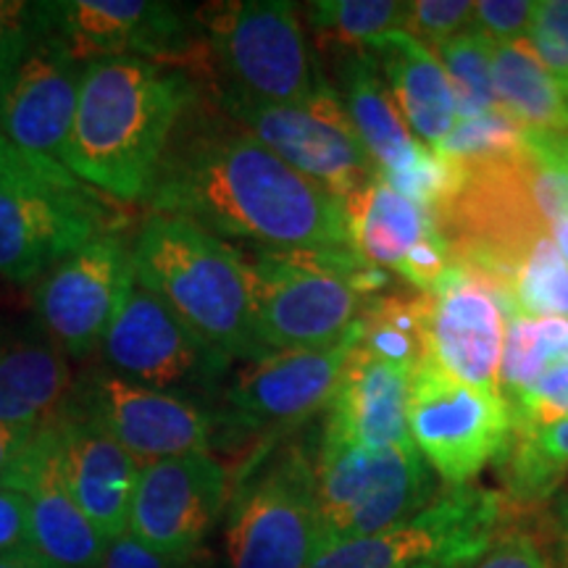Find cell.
I'll list each match as a JSON object with an SVG mask.
<instances>
[{
	"instance_id": "obj_27",
	"label": "cell",
	"mask_w": 568,
	"mask_h": 568,
	"mask_svg": "<svg viewBox=\"0 0 568 568\" xmlns=\"http://www.w3.org/2000/svg\"><path fill=\"white\" fill-rule=\"evenodd\" d=\"M503 479V508L529 514L560 493L568 471V418L542 426H524L497 458Z\"/></svg>"
},
{
	"instance_id": "obj_31",
	"label": "cell",
	"mask_w": 568,
	"mask_h": 568,
	"mask_svg": "<svg viewBox=\"0 0 568 568\" xmlns=\"http://www.w3.org/2000/svg\"><path fill=\"white\" fill-rule=\"evenodd\" d=\"M408 3L397 0H316L305 6V19L335 51H368L389 32L403 30Z\"/></svg>"
},
{
	"instance_id": "obj_43",
	"label": "cell",
	"mask_w": 568,
	"mask_h": 568,
	"mask_svg": "<svg viewBox=\"0 0 568 568\" xmlns=\"http://www.w3.org/2000/svg\"><path fill=\"white\" fill-rule=\"evenodd\" d=\"M524 142L527 151L539 155V159L556 163L568 174V132L558 130H524Z\"/></svg>"
},
{
	"instance_id": "obj_44",
	"label": "cell",
	"mask_w": 568,
	"mask_h": 568,
	"mask_svg": "<svg viewBox=\"0 0 568 568\" xmlns=\"http://www.w3.org/2000/svg\"><path fill=\"white\" fill-rule=\"evenodd\" d=\"M550 529H552V539H556L560 566L568 568V489H560V493L552 497Z\"/></svg>"
},
{
	"instance_id": "obj_13",
	"label": "cell",
	"mask_w": 568,
	"mask_h": 568,
	"mask_svg": "<svg viewBox=\"0 0 568 568\" xmlns=\"http://www.w3.org/2000/svg\"><path fill=\"white\" fill-rule=\"evenodd\" d=\"M500 527V495L477 485L447 487L445 495L395 527L329 545L308 568H410L424 560L474 566Z\"/></svg>"
},
{
	"instance_id": "obj_38",
	"label": "cell",
	"mask_w": 568,
	"mask_h": 568,
	"mask_svg": "<svg viewBox=\"0 0 568 568\" xmlns=\"http://www.w3.org/2000/svg\"><path fill=\"white\" fill-rule=\"evenodd\" d=\"M535 11V0H481L474 3L471 30L485 34L495 45H514L527 40Z\"/></svg>"
},
{
	"instance_id": "obj_49",
	"label": "cell",
	"mask_w": 568,
	"mask_h": 568,
	"mask_svg": "<svg viewBox=\"0 0 568 568\" xmlns=\"http://www.w3.org/2000/svg\"><path fill=\"white\" fill-rule=\"evenodd\" d=\"M13 151V145L9 140H6V134H3V130H0V159H3V155H9Z\"/></svg>"
},
{
	"instance_id": "obj_22",
	"label": "cell",
	"mask_w": 568,
	"mask_h": 568,
	"mask_svg": "<svg viewBox=\"0 0 568 568\" xmlns=\"http://www.w3.org/2000/svg\"><path fill=\"white\" fill-rule=\"evenodd\" d=\"M63 485L105 539L126 535L142 464L95 418L67 403L55 416Z\"/></svg>"
},
{
	"instance_id": "obj_29",
	"label": "cell",
	"mask_w": 568,
	"mask_h": 568,
	"mask_svg": "<svg viewBox=\"0 0 568 568\" xmlns=\"http://www.w3.org/2000/svg\"><path fill=\"white\" fill-rule=\"evenodd\" d=\"M358 347L414 372L426 358V295L387 293L372 297L361 314Z\"/></svg>"
},
{
	"instance_id": "obj_23",
	"label": "cell",
	"mask_w": 568,
	"mask_h": 568,
	"mask_svg": "<svg viewBox=\"0 0 568 568\" xmlns=\"http://www.w3.org/2000/svg\"><path fill=\"white\" fill-rule=\"evenodd\" d=\"M410 374L355 345L326 406L324 435L374 453L414 445L408 429Z\"/></svg>"
},
{
	"instance_id": "obj_24",
	"label": "cell",
	"mask_w": 568,
	"mask_h": 568,
	"mask_svg": "<svg viewBox=\"0 0 568 568\" xmlns=\"http://www.w3.org/2000/svg\"><path fill=\"white\" fill-rule=\"evenodd\" d=\"M67 355L30 326H0V424L40 429L69 403Z\"/></svg>"
},
{
	"instance_id": "obj_21",
	"label": "cell",
	"mask_w": 568,
	"mask_h": 568,
	"mask_svg": "<svg viewBox=\"0 0 568 568\" xmlns=\"http://www.w3.org/2000/svg\"><path fill=\"white\" fill-rule=\"evenodd\" d=\"M0 487L21 493L30 503V548L59 568H98L105 539L82 514L63 485L59 468L55 418L34 429Z\"/></svg>"
},
{
	"instance_id": "obj_10",
	"label": "cell",
	"mask_w": 568,
	"mask_h": 568,
	"mask_svg": "<svg viewBox=\"0 0 568 568\" xmlns=\"http://www.w3.org/2000/svg\"><path fill=\"white\" fill-rule=\"evenodd\" d=\"M232 122L264 142L284 163L322 184L337 201L372 182L379 169L361 145L335 84L322 82L316 95L301 105L255 103L222 90H205Z\"/></svg>"
},
{
	"instance_id": "obj_34",
	"label": "cell",
	"mask_w": 568,
	"mask_h": 568,
	"mask_svg": "<svg viewBox=\"0 0 568 568\" xmlns=\"http://www.w3.org/2000/svg\"><path fill=\"white\" fill-rule=\"evenodd\" d=\"M456 163H493L518 159L524 145V130L503 111L481 116H458L453 132L439 148H432Z\"/></svg>"
},
{
	"instance_id": "obj_9",
	"label": "cell",
	"mask_w": 568,
	"mask_h": 568,
	"mask_svg": "<svg viewBox=\"0 0 568 568\" xmlns=\"http://www.w3.org/2000/svg\"><path fill=\"white\" fill-rule=\"evenodd\" d=\"M38 38L82 67L109 59H142L209 77V53L187 17L155 0H53L34 3Z\"/></svg>"
},
{
	"instance_id": "obj_19",
	"label": "cell",
	"mask_w": 568,
	"mask_h": 568,
	"mask_svg": "<svg viewBox=\"0 0 568 568\" xmlns=\"http://www.w3.org/2000/svg\"><path fill=\"white\" fill-rule=\"evenodd\" d=\"M351 251L382 272H393L429 295L450 266V247L435 219L376 174L345 201Z\"/></svg>"
},
{
	"instance_id": "obj_37",
	"label": "cell",
	"mask_w": 568,
	"mask_h": 568,
	"mask_svg": "<svg viewBox=\"0 0 568 568\" xmlns=\"http://www.w3.org/2000/svg\"><path fill=\"white\" fill-rule=\"evenodd\" d=\"M514 429L542 426L568 418V364H558L545 372L527 393L508 400Z\"/></svg>"
},
{
	"instance_id": "obj_6",
	"label": "cell",
	"mask_w": 568,
	"mask_h": 568,
	"mask_svg": "<svg viewBox=\"0 0 568 568\" xmlns=\"http://www.w3.org/2000/svg\"><path fill=\"white\" fill-rule=\"evenodd\" d=\"M103 232H116L98 190L67 166L13 151L0 159V276L34 284Z\"/></svg>"
},
{
	"instance_id": "obj_48",
	"label": "cell",
	"mask_w": 568,
	"mask_h": 568,
	"mask_svg": "<svg viewBox=\"0 0 568 568\" xmlns=\"http://www.w3.org/2000/svg\"><path fill=\"white\" fill-rule=\"evenodd\" d=\"M410 568H471V566H458V564H450V560H424V564H416Z\"/></svg>"
},
{
	"instance_id": "obj_7",
	"label": "cell",
	"mask_w": 568,
	"mask_h": 568,
	"mask_svg": "<svg viewBox=\"0 0 568 568\" xmlns=\"http://www.w3.org/2000/svg\"><path fill=\"white\" fill-rule=\"evenodd\" d=\"M316 447L293 439L240 474L226 514V566L308 568L318 556Z\"/></svg>"
},
{
	"instance_id": "obj_15",
	"label": "cell",
	"mask_w": 568,
	"mask_h": 568,
	"mask_svg": "<svg viewBox=\"0 0 568 568\" xmlns=\"http://www.w3.org/2000/svg\"><path fill=\"white\" fill-rule=\"evenodd\" d=\"M69 403L95 418L142 466L211 453L219 435L216 416L193 397L142 387L109 368H92L71 389Z\"/></svg>"
},
{
	"instance_id": "obj_4",
	"label": "cell",
	"mask_w": 568,
	"mask_h": 568,
	"mask_svg": "<svg viewBox=\"0 0 568 568\" xmlns=\"http://www.w3.org/2000/svg\"><path fill=\"white\" fill-rule=\"evenodd\" d=\"M247 282L261 343L268 353H290L343 343L368 301L387 295L393 280L353 251H253Z\"/></svg>"
},
{
	"instance_id": "obj_47",
	"label": "cell",
	"mask_w": 568,
	"mask_h": 568,
	"mask_svg": "<svg viewBox=\"0 0 568 568\" xmlns=\"http://www.w3.org/2000/svg\"><path fill=\"white\" fill-rule=\"evenodd\" d=\"M548 234H550V240H552V243H556L560 255H564V261L568 264V216L558 219L556 224H550L548 226Z\"/></svg>"
},
{
	"instance_id": "obj_18",
	"label": "cell",
	"mask_w": 568,
	"mask_h": 568,
	"mask_svg": "<svg viewBox=\"0 0 568 568\" xmlns=\"http://www.w3.org/2000/svg\"><path fill=\"white\" fill-rule=\"evenodd\" d=\"M506 308L485 276L447 266L426 295V355L464 385L500 395Z\"/></svg>"
},
{
	"instance_id": "obj_39",
	"label": "cell",
	"mask_w": 568,
	"mask_h": 568,
	"mask_svg": "<svg viewBox=\"0 0 568 568\" xmlns=\"http://www.w3.org/2000/svg\"><path fill=\"white\" fill-rule=\"evenodd\" d=\"M34 40H38L34 3L0 0V82L24 59Z\"/></svg>"
},
{
	"instance_id": "obj_2",
	"label": "cell",
	"mask_w": 568,
	"mask_h": 568,
	"mask_svg": "<svg viewBox=\"0 0 568 568\" xmlns=\"http://www.w3.org/2000/svg\"><path fill=\"white\" fill-rule=\"evenodd\" d=\"M203 92L197 77L176 67L142 59L88 63L63 166L98 193L145 201L176 124Z\"/></svg>"
},
{
	"instance_id": "obj_11",
	"label": "cell",
	"mask_w": 568,
	"mask_h": 568,
	"mask_svg": "<svg viewBox=\"0 0 568 568\" xmlns=\"http://www.w3.org/2000/svg\"><path fill=\"white\" fill-rule=\"evenodd\" d=\"M408 429L432 471L464 487L503 456L514 422L503 395L464 385L426 355L410 374Z\"/></svg>"
},
{
	"instance_id": "obj_8",
	"label": "cell",
	"mask_w": 568,
	"mask_h": 568,
	"mask_svg": "<svg viewBox=\"0 0 568 568\" xmlns=\"http://www.w3.org/2000/svg\"><path fill=\"white\" fill-rule=\"evenodd\" d=\"M435 489L437 474L416 445L374 453L322 432L316 447L322 550L406 521L435 500Z\"/></svg>"
},
{
	"instance_id": "obj_20",
	"label": "cell",
	"mask_w": 568,
	"mask_h": 568,
	"mask_svg": "<svg viewBox=\"0 0 568 568\" xmlns=\"http://www.w3.org/2000/svg\"><path fill=\"white\" fill-rule=\"evenodd\" d=\"M82 69L53 42L38 38L0 82V130L17 151L63 166Z\"/></svg>"
},
{
	"instance_id": "obj_40",
	"label": "cell",
	"mask_w": 568,
	"mask_h": 568,
	"mask_svg": "<svg viewBox=\"0 0 568 568\" xmlns=\"http://www.w3.org/2000/svg\"><path fill=\"white\" fill-rule=\"evenodd\" d=\"M471 568H556L542 545L524 529H497L489 550Z\"/></svg>"
},
{
	"instance_id": "obj_32",
	"label": "cell",
	"mask_w": 568,
	"mask_h": 568,
	"mask_svg": "<svg viewBox=\"0 0 568 568\" xmlns=\"http://www.w3.org/2000/svg\"><path fill=\"white\" fill-rule=\"evenodd\" d=\"M568 318V264L545 234L531 247L506 290V316Z\"/></svg>"
},
{
	"instance_id": "obj_25",
	"label": "cell",
	"mask_w": 568,
	"mask_h": 568,
	"mask_svg": "<svg viewBox=\"0 0 568 568\" xmlns=\"http://www.w3.org/2000/svg\"><path fill=\"white\" fill-rule=\"evenodd\" d=\"M393 92L403 122L418 142L439 148L458 122V103L443 63L408 32H389L368 45Z\"/></svg>"
},
{
	"instance_id": "obj_46",
	"label": "cell",
	"mask_w": 568,
	"mask_h": 568,
	"mask_svg": "<svg viewBox=\"0 0 568 568\" xmlns=\"http://www.w3.org/2000/svg\"><path fill=\"white\" fill-rule=\"evenodd\" d=\"M0 568H59L51 560H45L32 548H21L11 552H0Z\"/></svg>"
},
{
	"instance_id": "obj_3",
	"label": "cell",
	"mask_w": 568,
	"mask_h": 568,
	"mask_svg": "<svg viewBox=\"0 0 568 568\" xmlns=\"http://www.w3.org/2000/svg\"><path fill=\"white\" fill-rule=\"evenodd\" d=\"M134 276L205 345L230 361L272 355L255 332L247 261L187 219L151 213L132 240Z\"/></svg>"
},
{
	"instance_id": "obj_12",
	"label": "cell",
	"mask_w": 568,
	"mask_h": 568,
	"mask_svg": "<svg viewBox=\"0 0 568 568\" xmlns=\"http://www.w3.org/2000/svg\"><path fill=\"white\" fill-rule=\"evenodd\" d=\"M358 339L361 318L335 347L272 353L245 364L224 389V410L216 416L219 435L261 437V456H266L276 437L301 429L326 410Z\"/></svg>"
},
{
	"instance_id": "obj_36",
	"label": "cell",
	"mask_w": 568,
	"mask_h": 568,
	"mask_svg": "<svg viewBox=\"0 0 568 568\" xmlns=\"http://www.w3.org/2000/svg\"><path fill=\"white\" fill-rule=\"evenodd\" d=\"M471 19V0H416V3H408L403 32H408L410 38L435 51L445 40L468 30Z\"/></svg>"
},
{
	"instance_id": "obj_41",
	"label": "cell",
	"mask_w": 568,
	"mask_h": 568,
	"mask_svg": "<svg viewBox=\"0 0 568 568\" xmlns=\"http://www.w3.org/2000/svg\"><path fill=\"white\" fill-rule=\"evenodd\" d=\"M201 558V556H197ZM197 558L193 560H174L161 556L140 539H134L130 531L116 539H109L103 560L98 568H197Z\"/></svg>"
},
{
	"instance_id": "obj_5",
	"label": "cell",
	"mask_w": 568,
	"mask_h": 568,
	"mask_svg": "<svg viewBox=\"0 0 568 568\" xmlns=\"http://www.w3.org/2000/svg\"><path fill=\"white\" fill-rule=\"evenodd\" d=\"M209 53L205 90L255 103L301 105L324 77L311 61L301 11L290 0H232L195 13Z\"/></svg>"
},
{
	"instance_id": "obj_14",
	"label": "cell",
	"mask_w": 568,
	"mask_h": 568,
	"mask_svg": "<svg viewBox=\"0 0 568 568\" xmlns=\"http://www.w3.org/2000/svg\"><path fill=\"white\" fill-rule=\"evenodd\" d=\"M134 282L130 240L119 232L98 234L32 284L42 335L67 358H88L101 351Z\"/></svg>"
},
{
	"instance_id": "obj_17",
	"label": "cell",
	"mask_w": 568,
	"mask_h": 568,
	"mask_svg": "<svg viewBox=\"0 0 568 568\" xmlns=\"http://www.w3.org/2000/svg\"><path fill=\"white\" fill-rule=\"evenodd\" d=\"M230 506V471L211 453L142 466L126 531L174 560L201 556L205 537Z\"/></svg>"
},
{
	"instance_id": "obj_42",
	"label": "cell",
	"mask_w": 568,
	"mask_h": 568,
	"mask_svg": "<svg viewBox=\"0 0 568 568\" xmlns=\"http://www.w3.org/2000/svg\"><path fill=\"white\" fill-rule=\"evenodd\" d=\"M30 548V503L21 493L0 487V552Z\"/></svg>"
},
{
	"instance_id": "obj_28",
	"label": "cell",
	"mask_w": 568,
	"mask_h": 568,
	"mask_svg": "<svg viewBox=\"0 0 568 568\" xmlns=\"http://www.w3.org/2000/svg\"><path fill=\"white\" fill-rule=\"evenodd\" d=\"M493 88L497 105L521 130L568 132L566 92L529 51L527 40L493 45Z\"/></svg>"
},
{
	"instance_id": "obj_26",
	"label": "cell",
	"mask_w": 568,
	"mask_h": 568,
	"mask_svg": "<svg viewBox=\"0 0 568 568\" xmlns=\"http://www.w3.org/2000/svg\"><path fill=\"white\" fill-rule=\"evenodd\" d=\"M335 90L361 145L382 176L400 172L416 159L422 142L403 122L372 51H339Z\"/></svg>"
},
{
	"instance_id": "obj_30",
	"label": "cell",
	"mask_w": 568,
	"mask_h": 568,
	"mask_svg": "<svg viewBox=\"0 0 568 568\" xmlns=\"http://www.w3.org/2000/svg\"><path fill=\"white\" fill-rule=\"evenodd\" d=\"M558 364H568V318L510 314L500 358L503 400H516Z\"/></svg>"
},
{
	"instance_id": "obj_35",
	"label": "cell",
	"mask_w": 568,
	"mask_h": 568,
	"mask_svg": "<svg viewBox=\"0 0 568 568\" xmlns=\"http://www.w3.org/2000/svg\"><path fill=\"white\" fill-rule=\"evenodd\" d=\"M527 45L560 88L568 90V0H539Z\"/></svg>"
},
{
	"instance_id": "obj_33",
	"label": "cell",
	"mask_w": 568,
	"mask_h": 568,
	"mask_svg": "<svg viewBox=\"0 0 568 568\" xmlns=\"http://www.w3.org/2000/svg\"><path fill=\"white\" fill-rule=\"evenodd\" d=\"M493 45L495 42H489L485 34L468 27L432 51L443 63L453 92H456L458 116H481V113L503 111L497 105L493 88Z\"/></svg>"
},
{
	"instance_id": "obj_45",
	"label": "cell",
	"mask_w": 568,
	"mask_h": 568,
	"mask_svg": "<svg viewBox=\"0 0 568 568\" xmlns=\"http://www.w3.org/2000/svg\"><path fill=\"white\" fill-rule=\"evenodd\" d=\"M34 429H17V426L0 424V479L6 477L13 460L19 458V453L24 450V445L30 443Z\"/></svg>"
},
{
	"instance_id": "obj_1",
	"label": "cell",
	"mask_w": 568,
	"mask_h": 568,
	"mask_svg": "<svg viewBox=\"0 0 568 568\" xmlns=\"http://www.w3.org/2000/svg\"><path fill=\"white\" fill-rule=\"evenodd\" d=\"M145 203L253 251H351L343 201L232 122L209 92L176 124Z\"/></svg>"
},
{
	"instance_id": "obj_16",
	"label": "cell",
	"mask_w": 568,
	"mask_h": 568,
	"mask_svg": "<svg viewBox=\"0 0 568 568\" xmlns=\"http://www.w3.org/2000/svg\"><path fill=\"white\" fill-rule=\"evenodd\" d=\"M101 353L109 372L142 387L174 393L211 389L232 361L195 337L151 290L134 282L105 332Z\"/></svg>"
},
{
	"instance_id": "obj_50",
	"label": "cell",
	"mask_w": 568,
	"mask_h": 568,
	"mask_svg": "<svg viewBox=\"0 0 568 568\" xmlns=\"http://www.w3.org/2000/svg\"><path fill=\"white\" fill-rule=\"evenodd\" d=\"M566 92V101H568V90H564Z\"/></svg>"
}]
</instances>
